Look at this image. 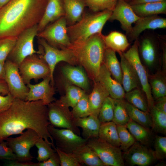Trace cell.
<instances>
[{"label": "cell", "instance_id": "cell-1", "mask_svg": "<svg viewBox=\"0 0 166 166\" xmlns=\"http://www.w3.org/2000/svg\"><path fill=\"white\" fill-rule=\"evenodd\" d=\"M47 106L41 100L28 101L14 98L6 111L0 114V142L26 129L35 131L39 136L53 145L48 130L50 124Z\"/></svg>", "mask_w": 166, "mask_h": 166}, {"label": "cell", "instance_id": "cell-2", "mask_svg": "<svg viewBox=\"0 0 166 166\" xmlns=\"http://www.w3.org/2000/svg\"><path fill=\"white\" fill-rule=\"evenodd\" d=\"M48 0H10L0 8V39H17L26 29L38 25Z\"/></svg>", "mask_w": 166, "mask_h": 166}, {"label": "cell", "instance_id": "cell-3", "mask_svg": "<svg viewBox=\"0 0 166 166\" xmlns=\"http://www.w3.org/2000/svg\"><path fill=\"white\" fill-rule=\"evenodd\" d=\"M102 35V34L94 35L83 42L72 44L70 48L77 63L83 66L94 82L97 80L103 63L106 48Z\"/></svg>", "mask_w": 166, "mask_h": 166}, {"label": "cell", "instance_id": "cell-4", "mask_svg": "<svg viewBox=\"0 0 166 166\" xmlns=\"http://www.w3.org/2000/svg\"><path fill=\"white\" fill-rule=\"evenodd\" d=\"M112 12L105 10L85 14L78 22L67 26L68 34L72 44L83 42L94 35L101 34Z\"/></svg>", "mask_w": 166, "mask_h": 166}, {"label": "cell", "instance_id": "cell-5", "mask_svg": "<svg viewBox=\"0 0 166 166\" xmlns=\"http://www.w3.org/2000/svg\"><path fill=\"white\" fill-rule=\"evenodd\" d=\"M38 33V25L22 32L17 38L14 46L7 59L12 61L19 67L22 61L27 57L35 54H42V49L40 45L38 50H36L34 47V39Z\"/></svg>", "mask_w": 166, "mask_h": 166}, {"label": "cell", "instance_id": "cell-6", "mask_svg": "<svg viewBox=\"0 0 166 166\" xmlns=\"http://www.w3.org/2000/svg\"><path fill=\"white\" fill-rule=\"evenodd\" d=\"M67 25L66 18L63 16L38 32L36 36L44 39L55 48L69 49L72 44L68 34Z\"/></svg>", "mask_w": 166, "mask_h": 166}, {"label": "cell", "instance_id": "cell-7", "mask_svg": "<svg viewBox=\"0 0 166 166\" xmlns=\"http://www.w3.org/2000/svg\"><path fill=\"white\" fill-rule=\"evenodd\" d=\"M122 54L135 71L146 97L150 112L154 105V100L152 94L147 71L142 64L139 56L137 40L134 41L130 48L126 52L122 53Z\"/></svg>", "mask_w": 166, "mask_h": 166}, {"label": "cell", "instance_id": "cell-8", "mask_svg": "<svg viewBox=\"0 0 166 166\" xmlns=\"http://www.w3.org/2000/svg\"><path fill=\"white\" fill-rule=\"evenodd\" d=\"M39 44L42 48L43 52L40 55L48 65L50 71L51 84H54L53 75L55 67L60 62L65 61L70 65L77 63L72 50L69 48L59 49L49 44L44 39L38 38Z\"/></svg>", "mask_w": 166, "mask_h": 166}, {"label": "cell", "instance_id": "cell-9", "mask_svg": "<svg viewBox=\"0 0 166 166\" xmlns=\"http://www.w3.org/2000/svg\"><path fill=\"white\" fill-rule=\"evenodd\" d=\"M40 137L34 130L28 129L15 137H9L5 140L7 145L16 155L17 160L21 162L30 161L34 157L30 152L31 148Z\"/></svg>", "mask_w": 166, "mask_h": 166}, {"label": "cell", "instance_id": "cell-10", "mask_svg": "<svg viewBox=\"0 0 166 166\" xmlns=\"http://www.w3.org/2000/svg\"><path fill=\"white\" fill-rule=\"evenodd\" d=\"M20 75L27 85L34 80L37 81L50 77L49 67L39 54H35L25 58L19 66Z\"/></svg>", "mask_w": 166, "mask_h": 166}, {"label": "cell", "instance_id": "cell-11", "mask_svg": "<svg viewBox=\"0 0 166 166\" xmlns=\"http://www.w3.org/2000/svg\"><path fill=\"white\" fill-rule=\"evenodd\" d=\"M86 144L97 154L105 166H124L122 150L99 138L89 139Z\"/></svg>", "mask_w": 166, "mask_h": 166}, {"label": "cell", "instance_id": "cell-12", "mask_svg": "<svg viewBox=\"0 0 166 166\" xmlns=\"http://www.w3.org/2000/svg\"><path fill=\"white\" fill-rule=\"evenodd\" d=\"M47 106L50 124L55 128L71 130L78 135H80V130L75 124V118L69 108L62 105L57 100Z\"/></svg>", "mask_w": 166, "mask_h": 166}, {"label": "cell", "instance_id": "cell-13", "mask_svg": "<svg viewBox=\"0 0 166 166\" xmlns=\"http://www.w3.org/2000/svg\"><path fill=\"white\" fill-rule=\"evenodd\" d=\"M48 130L55 142L56 147L66 152H73L80 146L86 144L88 141V140L69 129L55 128L50 124Z\"/></svg>", "mask_w": 166, "mask_h": 166}, {"label": "cell", "instance_id": "cell-14", "mask_svg": "<svg viewBox=\"0 0 166 166\" xmlns=\"http://www.w3.org/2000/svg\"><path fill=\"white\" fill-rule=\"evenodd\" d=\"M137 40L140 57L147 66H152L158 57L159 34L152 30H146Z\"/></svg>", "mask_w": 166, "mask_h": 166}, {"label": "cell", "instance_id": "cell-15", "mask_svg": "<svg viewBox=\"0 0 166 166\" xmlns=\"http://www.w3.org/2000/svg\"><path fill=\"white\" fill-rule=\"evenodd\" d=\"M4 65V80L7 85L9 93L14 98L26 100L29 89L20 75L18 66L8 59Z\"/></svg>", "mask_w": 166, "mask_h": 166}, {"label": "cell", "instance_id": "cell-16", "mask_svg": "<svg viewBox=\"0 0 166 166\" xmlns=\"http://www.w3.org/2000/svg\"><path fill=\"white\" fill-rule=\"evenodd\" d=\"M136 141L123 154V159L130 166H148L157 160L154 150Z\"/></svg>", "mask_w": 166, "mask_h": 166}, {"label": "cell", "instance_id": "cell-17", "mask_svg": "<svg viewBox=\"0 0 166 166\" xmlns=\"http://www.w3.org/2000/svg\"><path fill=\"white\" fill-rule=\"evenodd\" d=\"M140 18L135 13L131 5L125 0H118L109 20H117L127 35L131 32L134 23Z\"/></svg>", "mask_w": 166, "mask_h": 166}, {"label": "cell", "instance_id": "cell-18", "mask_svg": "<svg viewBox=\"0 0 166 166\" xmlns=\"http://www.w3.org/2000/svg\"><path fill=\"white\" fill-rule=\"evenodd\" d=\"M50 77L43 79L38 84L30 83L26 85L29 90L26 101H35L41 100L48 105L55 101V91L51 84Z\"/></svg>", "mask_w": 166, "mask_h": 166}, {"label": "cell", "instance_id": "cell-19", "mask_svg": "<svg viewBox=\"0 0 166 166\" xmlns=\"http://www.w3.org/2000/svg\"><path fill=\"white\" fill-rule=\"evenodd\" d=\"M130 33L127 35L130 41L137 39L141 34L146 30L166 28V19L158 15L140 18L134 23Z\"/></svg>", "mask_w": 166, "mask_h": 166}, {"label": "cell", "instance_id": "cell-20", "mask_svg": "<svg viewBox=\"0 0 166 166\" xmlns=\"http://www.w3.org/2000/svg\"><path fill=\"white\" fill-rule=\"evenodd\" d=\"M104 87L110 97L114 99L124 98L125 92L122 85L114 79L103 63L101 65L97 80Z\"/></svg>", "mask_w": 166, "mask_h": 166}, {"label": "cell", "instance_id": "cell-21", "mask_svg": "<svg viewBox=\"0 0 166 166\" xmlns=\"http://www.w3.org/2000/svg\"><path fill=\"white\" fill-rule=\"evenodd\" d=\"M65 16L62 0H48L43 15L38 24V33L50 22Z\"/></svg>", "mask_w": 166, "mask_h": 166}, {"label": "cell", "instance_id": "cell-22", "mask_svg": "<svg viewBox=\"0 0 166 166\" xmlns=\"http://www.w3.org/2000/svg\"><path fill=\"white\" fill-rule=\"evenodd\" d=\"M61 72L64 77L72 84L84 91L89 89L87 77L81 67L66 65L61 68Z\"/></svg>", "mask_w": 166, "mask_h": 166}, {"label": "cell", "instance_id": "cell-23", "mask_svg": "<svg viewBox=\"0 0 166 166\" xmlns=\"http://www.w3.org/2000/svg\"><path fill=\"white\" fill-rule=\"evenodd\" d=\"M76 126L81 128L83 138L88 140L98 138L101 123L98 117L90 115L86 117L75 118Z\"/></svg>", "mask_w": 166, "mask_h": 166}, {"label": "cell", "instance_id": "cell-24", "mask_svg": "<svg viewBox=\"0 0 166 166\" xmlns=\"http://www.w3.org/2000/svg\"><path fill=\"white\" fill-rule=\"evenodd\" d=\"M122 71V85L125 92L137 88L140 82L135 71L122 53H119Z\"/></svg>", "mask_w": 166, "mask_h": 166}, {"label": "cell", "instance_id": "cell-25", "mask_svg": "<svg viewBox=\"0 0 166 166\" xmlns=\"http://www.w3.org/2000/svg\"><path fill=\"white\" fill-rule=\"evenodd\" d=\"M67 24L73 25L82 18L85 7V0H62Z\"/></svg>", "mask_w": 166, "mask_h": 166}, {"label": "cell", "instance_id": "cell-26", "mask_svg": "<svg viewBox=\"0 0 166 166\" xmlns=\"http://www.w3.org/2000/svg\"><path fill=\"white\" fill-rule=\"evenodd\" d=\"M102 38L106 48L119 53L125 52L130 45L127 36L119 31H112L106 35L103 34Z\"/></svg>", "mask_w": 166, "mask_h": 166}, {"label": "cell", "instance_id": "cell-27", "mask_svg": "<svg viewBox=\"0 0 166 166\" xmlns=\"http://www.w3.org/2000/svg\"><path fill=\"white\" fill-rule=\"evenodd\" d=\"M109 93L102 85L95 81L93 89L89 95L91 115L98 117L101 106Z\"/></svg>", "mask_w": 166, "mask_h": 166}, {"label": "cell", "instance_id": "cell-28", "mask_svg": "<svg viewBox=\"0 0 166 166\" xmlns=\"http://www.w3.org/2000/svg\"><path fill=\"white\" fill-rule=\"evenodd\" d=\"M131 6L135 13L139 18L166 14V0Z\"/></svg>", "mask_w": 166, "mask_h": 166}, {"label": "cell", "instance_id": "cell-29", "mask_svg": "<svg viewBox=\"0 0 166 166\" xmlns=\"http://www.w3.org/2000/svg\"><path fill=\"white\" fill-rule=\"evenodd\" d=\"M73 153L82 165L89 166H105L95 152L86 144L82 145Z\"/></svg>", "mask_w": 166, "mask_h": 166}, {"label": "cell", "instance_id": "cell-30", "mask_svg": "<svg viewBox=\"0 0 166 166\" xmlns=\"http://www.w3.org/2000/svg\"><path fill=\"white\" fill-rule=\"evenodd\" d=\"M103 63L114 79L122 85V71L121 64L116 52L106 48L104 54Z\"/></svg>", "mask_w": 166, "mask_h": 166}, {"label": "cell", "instance_id": "cell-31", "mask_svg": "<svg viewBox=\"0 0 166 166\" xmlns=\"http://www.w3.org/2000/svg\"><path fill=\"white\" fill-rule=\"evenodd\" d=\"M125 126L136 141L147 146L151 144L152 135L150 129L130 119Z\"/></svg>", "mask_w": 166, "mask_h": 166}, {"label": "cell", "instance_id": "cell-32", "mask_svg": "<svg viewBox=\"0 0 166 166\" xmlns=\"http://www.w3.org/2000/svg\"><path fill=\"white\" fill-rule=\"evenodd\" d=\"M98 138L113 145L120 147L117 125L112 121L101 123Z\"/></svg>", "mask_w": 166, "mask_h": 166}, {"label": "cell", "instance_id": "cell-33", "mask_svg": "<svg viewBox=\"0 0 166 166\" xmlns=\"http://www.w3.org/2000/svg\"><path fill=\"white\" fill-rule=\"evenodd\" d=\"M65 94L57 101L67 107L73 108L82 97L85 91L75 85L69 84L65 85Z\"/></svg>", "mask_w": 166, "mask_h": 166}, {"label": "cell", "instance_id": "cell-34", "mask_svg": "<svg viewBox=\"0 0 166 166\" xmlns=\"http://www.w3.org/2000/svg\"><path fill=\"white\" fill-rule=\"evenodd\" d=\"M126 110L130 119L150 129L152 127V119L149 112L142 111L125 102Z\"/></svg>", "mask_w": 166, "mask_h": 166}, {"label": "cell", "instance_id": "cell-35", "mask_svg": "<svg viewBox=\"0 0 166 166\" xmlns=\"http://www.w3.org/2000/svg\"><path fill=\"white\" fill-rule=\"evenodd\" d=\"M112 98L114 112L112 121L117 125H125L130 119L126 107V101L123 99Z\"/></svg>", "mask_w": 166, "mask_h": 166}, {"label": "cell", "instance_id": "cell-36", "mask_svg": "<svg viewBox=\"0 0 166 166\" xmlns=\"http://www.w3.org/2000/svg\"><path fill=\"white\" fill-rule=\"evenodd\" d=\"M124 98L127 102L137 109L144 112H149L146 96L138 89L126 92Z\"/></svg>", "mask_w": 166, "mask_h": 166}, {"label": "cell", "instance_id": "cell-37", "mask_svg": "<svg viewBox=\"0 0 166 166\" xmlns=\"http://www.w3.org/2000/svg\"><path fill=\"white\" fill-rule=\"evenodd\" d=\"M152 119V127L158 133H166V113L157 109L154 105L149 112Z\"/></svg>", "mask_w": 166, "mask_h": 166}, {"label": "cell", "instance_id": "cell-38", "mask_svg": "<svg viewBox=\"0 0 166 166\" xmlns=\"http://www.w3.org/2000/svg\"><path fill=\"white\" fill-rule=\"evenodd\" d=\"M149 82L154 100L166 96V83L164 77L159 74L155 75L149 80Z\"/></svg>", "mask_w": 166, "mask_h": 166}, {"label": "cell", "instance_id": "cell-39", "mask_svg": "<svg viewBox=\"0 0 166 166\" xmlns=\"http://www.w3.org/2000/svg\"><path fill=\"white\" fill-rule=\"evenodd\" d=\"M35 146L38 148L37 159L38 162L47 160L56 152L54 148L55 145L41 137H39Z\"/></svg>", "mask_w": 166, "mask_h": 166}, {"label": "cell", "instance_id": "cell-40", "mask_svg": "<svg viewBox=\"0 0 166 166\" xmlns=\"http://www.w3.org/2000/svg\"><path fill=\"white\" fill-rule=\"evenodd\" d=\"M76 119L84 118L91 114L89 99V95H84L71 111Z\"/></svg>", "mask_w": 166, "mask_h": 166}, {"label": "cell", "instance_id": "cell-41", "mask_svg": "<svg viewBox=\"0 0 166 166\" xmlns=\"http://www.w3.org/2000/svg\"><path fill=\"white\" fill-rule=\"evenodd\" d=\"M119 139V148L124 152L127 151L135 142V139L125 125H117Z\"/></svg>", "mask_w": 166, "mask_h": 166}, {"label": "cell", "instance_id": "cell-42", "mask_svg": "<svg viewBox=\"0 0 166 166\" xmlns=\"http://www.w3.org/2000/svg\"><path fill=\"white\" fill-rule=\"evenodd\" d=\"M86 6L93 12L105 10H112L118 0H85Z\"/></svg>", "mask_w": 166, "mask_h": 166}, {"label": "cell", "instance_id": "cell-43", "mask_svg": "<svg viewBox=\"0 0 166 166\" xmlns=\"http://www.w3.org/2000/svg\"><path fill=\"white\" fill-rule=\"evenodd\" d=\"M114 115L112 98L109 96L104 101L100 109L98 118L101 123L113 121Z\"/></svg>", "mask_w": 166, "mask_h": 166}, {"label": "cell", "instance_id": "cell-44", "mask_svg": "<svg viewBox=\"0 0 166 166\" xmlns=\"http://www.w3.org/2000/svg\"><path fill=\"white\" fill-rule=\"evenodd\" d=\"M58 155L61 166H81L80 162L73 152L68 153L62 151L57 148H54Z\"/></svg>", "mask_w": 166, "mask_h": 166}, {"label": "cell", "instance_id": "cell-45", "mask_svg": "<svg viewBox=\"0 0 166 166\" xmlns=\"http://www.w3.org/2000/svg\"><path fill=\"white\" fill-rule=\"evenodd\" d=\"M17 39L4 38L0 39V62H5L12 50Z\"/></svg>", "mask_w": 166, "mask_h": 166}, {"label": "cell", "instance_id": "cell-46", "mask_svg": "<svg viewBox=\"0 0 166 166\" xmlns=\"http://www.w3.org/2000/svg\"><path fill=\"white\" fill-rule=\"evenodd\" d=\"M154 152L157 160L163 159L166 157V137L157 136L154 141Z\"/></svg>", "mask_w": 166, "mask_h": 166}, {"label": "cell", "instance_id": "cell-47", "mask_svg": "<svg viewBox=\"0 0 166 166\" xmlns=\"http://www.w3.org/2000/svg\"><path fill=\"white\" fill-rule=\"evenodd\" d=\"M0 159H5L8 160H17L16 155L8 146L5 140L0 142Z\"/></svg>", "mask_w": 166, "mask_h": 166}, {"label": "cell", "instance_id": "cell-48", "mask_svg": "<svg viewBox=\"0 0 166 166\" xmlns=\"http://www.w3.org/2000/svg\"><path fill=\"white\" fill-rule=\"evenodd\" d=\"M14 99V97L10 93L5 95L0 93V114L9 108Z\"/></svg>", "mask_w": 166, "mask_h": 166}, {"label": "cell", "instance_id": "cell-49", "mask_svg": "<svg viewBox=\"0 0 166 166\" xmlns=\"http://www.w3.org/2000/svg\"><path fill=\"white\" fill-rule=\"evenodd\" d=\"M60 166V160L58 155L56 152L47 160L38 162V166Z\"/></svg>", "mask_w": 166, "mask_h": 166}, {"label": "cell", "instance_id": "cell-50", "mask_svg": "<svg viewBox=\"0 0 166 166\" xmlns=\"http://www.w3.org/2000/svg\"><path fill=\"white\" fill-rule=\"evenodd\" d=\"M9 166H38V163L30 161L21 162L15 160H8L6 164Z\"/></svg>", "mask_w": 166, "mask_h": 166}, {"label": "cell", "instance_id": "cell-51", "mask_svg": "<svg viewBox=\"0 0 166 166\" xmlns=\"http://www.w3.org/2000/svg\"><path fill=\"white\" fill-rule=\"evenodd\" d=\"M154 105L159 110L166 113V97L164 96L156 100Z\"/></svg>", "mask_w": 166, "mask_h": 166}, {"label": "cell", "instance_id": "cell-52", "mask_svg": "<svg viewBox=\"0 0 166 166\" xmlns=\"http://www.w3.org/2000/svg\"><path fill=\"white\" fill-rule=\"evenodd\" d=\"M166 0H129L127 2L130 5L157 2L165 1Z\"/></svg>", "mask_w": 166, "mask_h": 166}, {"label": "cell", "instance_id": "cell-53", "mask_svg": "<svg viewBox=\"0 0 166 166\" xmlns=\"http://www.w3.org/2000/svg\"><path fill=\"white\" fill-rule=\"evenodd\" d=\"M0 93L3 95L9 93L7 85L4 80H0Z\"/></svg>", "mask_w": 166, "mask_h": 166}, {"label": "cell", "instance_id": "cell-54", "mask_svg": "<svg viewBox=\"0 0 166 166\" xmlns=\"http://www.w3.org/2000/svg\"><path fill=\"white\" fill-rule=\"evenodd\" d=\"M4 64L0 62V80H5V71Z\"/></svg>", "mask_w": 166, "mask_h": 166}, {"label": "cell", "instance_id": "cell-55", "mask_svg": "<svg viewBox=\"0 0 166 166\" xmlns=\"http://www.w3.org/2000/svg\"><path fill=\"white\" fill-rule=\"evenodd\" d=\"M10 0H0V8L6 4Z\"/></svg>", "mask_w": 166, "mask_h": 166}, {"label": "cell", "instance_id": "cell-56", "mask_svg": "<svg viewBox=\"0 0 166 166\" xmlns=\"http://www.w3.org/2000/svg\"><path fill=\"white\" fill-rule=\"evenodd\" d=\"M125 1H126V2H127L128 1V0H125Z\"/></svg>", "mask_w": 166, "mask_h": 166}]
</instances>
